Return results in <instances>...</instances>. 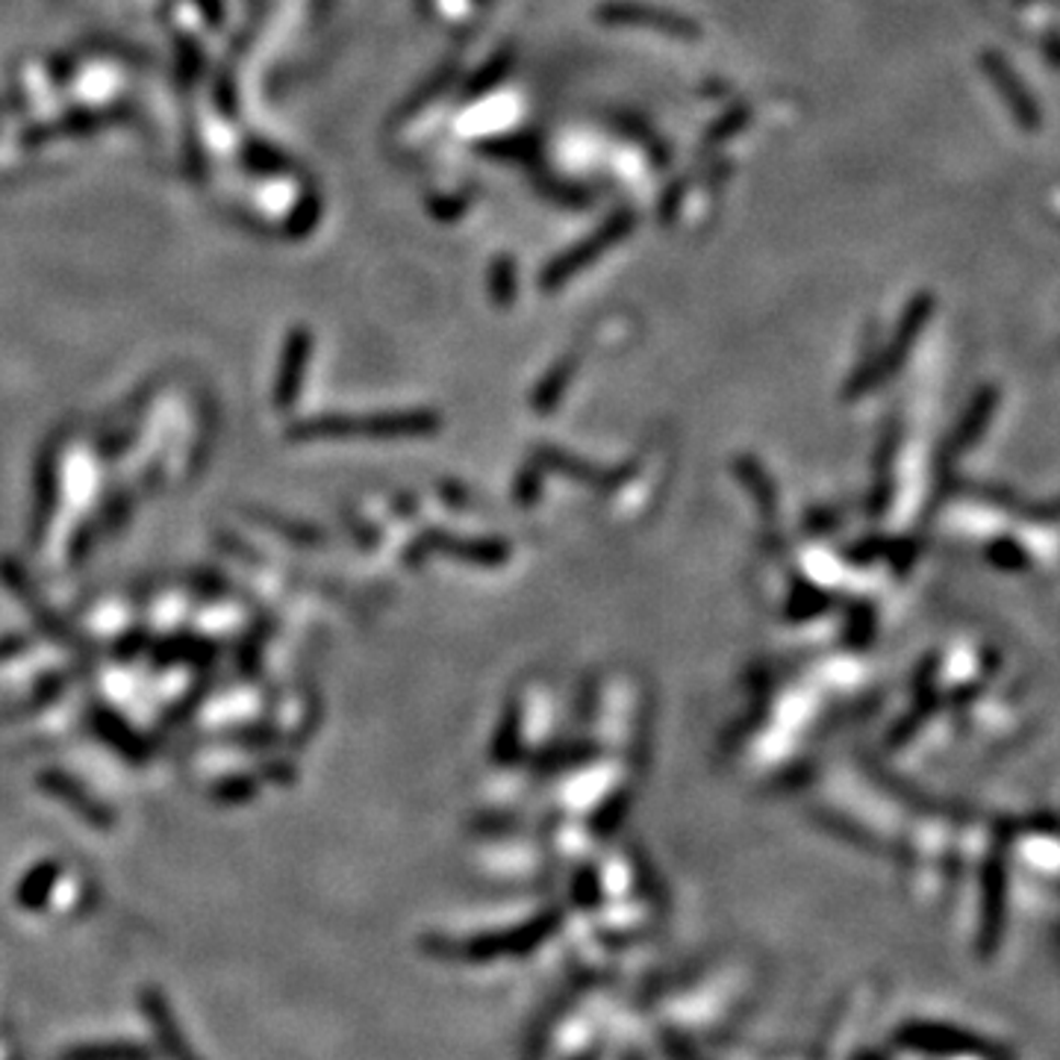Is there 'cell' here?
Segmentation results:
<instances>
[{"label": "cell", "instance_id": "cell-1", "mask_svg": "<svg viewBox=\"0 0 1060 1060\" xmlns=\"http://www.w3.org/2000/svg\"><path fill=\"white\" fill-rule=\"evenodd\" d=\"M38 784H42L47 793H54L57 798H62V805L71 807L77 817H83L92 828L106 831V828L113 825V813H110L104 805H98V798L89 796V793L83 789V784H77L75 778H68V775H62V772H45V775L38 778Z\"/></svg>", "mask_w": 1060, "mask_h": 1060}, {"label": "cell", "instance_id": "cell-2", "mask_svg": "<svg viewBox=\"0 0 1060 1060\" xmlns=\"http://www.w3.org/2000/svg\"><path fill=\"white\" fill-rule=\"evenodd\" d=\"M139 1002H141V1011H145V1016H148L150 1028H153V1034L160 1037L162 1049L169 1051V1055H178V1058H186V1055H192V1049H189L186 1042H183V1034H180L178 1023H174V1014H171L169 999H166V995H162L157 987H145V990L139 993Z\"/></svg>", "mask_w": 1060, "mask_h": 1060}, {"label": "cell", "instance_id": "cell-3", "mask_svg": "<svg viewBox=\"0 0 1060 1060\" xmlns=\"http://www.w3.org/2000/svg\"><path fill=\"white\" fill-rule=\"evenodd\" d=\"M601 19L616 21V24H642V27L663 30L672 36H695L698 30L689 27V21L677 19L672 12L648 10V7H607L601 10Z\"/></svg>", "mask_w": 1060, "mask_h": 1060}, {"label": "cell", "instance_id": "cell-4", "mask_svg": "<svg viewBox=\"0 0 1060 1060\" xmlns=\"http://www.w3.org/2000/svg\"><path fill=\"white\" fill-rule=\"evenodd\" d=\"M625 225L628 221H613L611 227H604L595 239H590V242H583L578 251H572L569 257H563L560 263L557 265H551L548 269V274H545V286H557V281H563V277H569V274H574L581 265H586L592 260V257L599 254V251H604L607 244L611 242H616L619 239V233L625 230Z\"/></svg>", "mask_w": 1060, "mask_h": 1060}, {"label": "cell", "instance_id": "cell-5", "mask_svg": "<svg viewBox=\"0 0 1060 1060\" xmlns=\"http://www.w3.org/2000/svg\"><path fill=\"white\" fill-rule=\"evenodd\" d=\"M59 869H62V866H59L57 860H42L38 866H33V869L21 878L19 890H15V901H19L21 908L38 911V908L47 901V896H50V890L57 887Z\"/></svg>", "mask_w": 1060, "mask_h": 1060}, {"label": "cell", "instance_id": "cell-6", "mask_svg": "<svg viewBox=\"0 0 1060 1060\" xmlns=\"http://www.w3.org/2000/svg\"><path fill=\"white\" fill-rule=\"evenodd\" d=\"M94 722H98V733H101L106 742H113L115 749L127 751V757H133V761L145 757V742H139V737H136V733H133L122 719H115V716L106 714V710H98V714H94Z\"/></svg>", "mask_w": 1060, "mask_h": 1060}, {"label": "cell", "instance_id": "cell-7", "mask_svg": "<svg viewBox=\"0 0 1060 1060\" xmlns=\"http://www.w3.org/2000/svg\"><path fill=\"white\" fill-rule=\"evenodd\" d=\"M71 1058H145L148 1049L130 1046V1042H110V1046H77L68 1051Z\"/></svg>", "mask_w": 1060, "mask_h": 1060}, {"label": "cell", "instance_id": "cell-8", "mask_svg": "<svg viewBox=\"0 0 1060 1060\" xmlns=\"http://www.w3.org/2000/svg\"><path fill=\"white\" fill-rule=\"evenodd\" d=\"M254 789H257V784L251 778H236V780H227V784H221V787L216 789V796L221 798L225 805H233V801H244V798L254 796Z\"/></svg>", "mask_w": 1060, "mask_h": 1060}]
</instances>
